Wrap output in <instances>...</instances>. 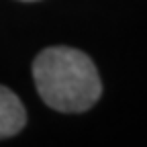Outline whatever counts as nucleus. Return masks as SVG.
<instances>
[{"instance_id": "obj_2", "label": "nucleus", "mask_w": 147, "mask_h": 147, "mask_svg": "<svg viewBox=\"0 0 147 147\" xmlns=\"http://www.w3.org/2000/svg\"><path fill=\"white\" fill-rule=\"evenodd\" d=\"M27 113L18 96L6 86H0V139L12 137L23 131Z\"/></svg>"}, {"instance_id": "obj_1", "label": "nucleus", "mask_w": 147, "mask_h": 147, "mask_svg": "<svg viewBox=\"0 0 147 147\" xmlns=\"http://www.w3.org/2000/svg\"><path fill=\"white\" fill-rule=\"evenodd\" d=\"M33 78L43 102L59 113H84L102 94L96 65L74 47L43 49L33 61Z\"/></svg>"}, {"instance_id": "obj_3", "label": "nucleus", "mask_w": 147, "mask_h": 147, "mask_svg": "<svg viewBox=\"0 0 147 147\" xmlns=\"http://www.w3.org/2000/svg\"><path fill=\"white\" fill-rule=\"evenodd\" d=\"M23 2H33V0H23Z\"/></svg>"}]
</instances>
